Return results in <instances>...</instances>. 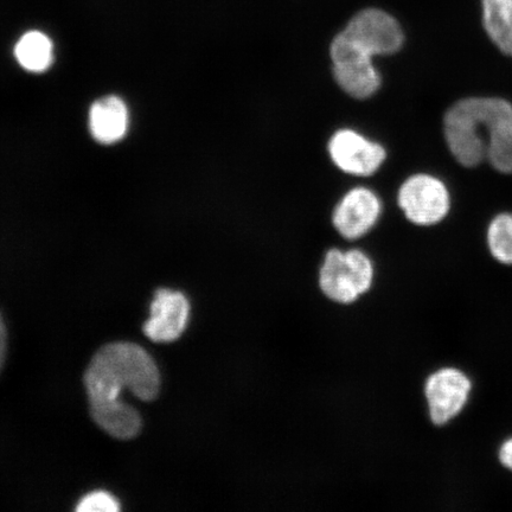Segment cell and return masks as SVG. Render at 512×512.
<instances>
[{"label": "cell", "instance_id": "6da1fadb", "mask_svg": "<svg viewBox=\"0 0 512 512\" xmlns=\"http://www.w3.org/2000/svg\"><path fill=\"white\" fill-rule=\"evenodd\" d=\"M85 384L96 425L119 440L136 438L142 418L123 401L125 392L137 399L156 400L160 389L157 364L137 344L119 342L102 347L87 368Z\"/></svg>", "mask_w": 512, "mask_h": 512}, {"label": "cell", "instance_id": "7a4b0ae2", "mask_svg": "<svg viewBox=\"0 0 512 512\" xmlns=\"http://www.w3.org/2000/svg\"><path fill=\"white\" fill-rule=\"evenodd\" d=\"M445 138L457 162L466 168L488 160L512 174V105L501 98H466L447 111Z\"/></svg>", "mask_w": 512, "mask_h": 512}, {"label": "cell", "instance_id": "3957f363", "mask_svg": "<svg viewBox=\"0 0 512 512\" xmlns=\"http://www.w3.org/2000/svg\"><path fill=\"white\" fill-rule=\"evenodd\" d=\"M375 279V265L368 254L357 248H332L319 267L317 287L326 302L350 307L369 296Z\"/></svg>", "mask_w": 512, "mask_h": 512}, {"label": "cell", "instance_id": "277c9868", "mask_svg": "<svg viewBox=\"0 0 512 512\" xmlns=\"http://www.w3.org/2000/svg\"><path fill=\"white\" fill-rule=\"evenodd\" d=\"M331 59L338 86L355 99H368L381 86L373 57L357 48L342 32L331 44Z\"/></svg>", "mask_w": 512, "mask_h": 512}, {"label": "cell", "instance_id": "5b68a950", "mask_svg": "<svg viewBox=\"0 0 512 512\" xmlns=\"http://www.w3.org/2000/svg\"><path fill=\"white\" fill-rule=\"evenodd\" d=\"M399 204L409 221L426 227L445 219L450 211L451 198L440 179L419 174L402 184Z\"/></svg>", "mask_w": 512, "mask_h": 512}, {"label": "cell", "instance_id": "8992f818", "mask_svg": "<svg viewBox=\"0 0 512 512\" xmlns=\"http://www.w3.org/2000/svg\"><path fill=\"white\" fill-rule=\"evenodd\" d=\"M471 389L469 377L456 368H441L428 376L424 395L432 424L444 426L457 418L469 401Z\"/></svg>", "mask_w": 512, "mask_h": 512}, {"label": "cell", "instance_id": "52a82bcc", "mask_svg": "<svg viewBox=\"0 0 512 512\" xmlns=\"http://www.w3.org/2000/svg\"><path fill=\"white\" fill-rule=\"evenodd\" d=\"M342 34L371 57L394 54L405 40L398 21L377 9L361 11L351 19Z\"/></svg>", "mask_w": 512, "mask_h": 512}, {"label": "cell", "instance_id": "ba28073f", "mask_svg": "<svg viewBox=\"0 0 512 512\" xmlns=\"http://www.w3.org/2000/svg\"><path fill=\"white\" fill-rule=\"evenodd\" d=\"M191 304L184 293L159 288L151 304L144 334L156 343H172L188 329Z\"/></svg>", "mask_w": 512, "mask_h": 512}, {"label": "cell", "instance_id": "9c48e42d", "mask_svg": "<svg viewBox=\"0 0 512 512\" xmlns=\"http://www.w3.org/2000/svg\"><path fill=\"white\" fill-rule=\"evenodd\" d=\"M329 153L338 169L354 176L375 174L387 156L381 145L352 130L336 132L330 140Z\"/></svg>", "mask_w": 512, "mask_h": 512}, {"label": "cell", "instance_id": "30bf717a", "mask_svg": "<svg viewBox=\"0 0 512 512\" xmlns=\"http://www.w3.org/2000/svg\"><path fill=\"white\" fill-rule=\"evenodd\" d=\"M381 215V202L373 191L356 188L348 192L335 209L332 222L344 239L363 238L373 228Z\"/></svg>", "mask_w": 512, "mask_h": 512}, {"label": "cell", "instance_id": "8fae6325", "mask_svg": "<svg viewBox=\"0 0 512 512\" xmlns=\"http://www.w3.org/2000/svg\"><path fill=\"white\" fill-rule=\"evenodd\" d=\"M130 113L123 99L110 95L94 102L89 111V130L96 142L110 145L126 136Z\"/></svg>", "mask_w": 512, "mask_h": 512}, {"label": "cell", "instance_id": "7c38bea8", "mask_svg": "<svg viewBox=\"0 0 512 512\" xmlns=\"http://www.w3.org/2000/svg\"><path fill=\"white\" fill-rule=\"evenodd\" d=\"M486 34L503 54L512 57V0H482Z\"/></svg>", "mask_w": 512, "mask_h": 512}, {"label": "cell", "instance_id": "4fadbf2b", "mask_svg": "<svg viewBox=\"0 0 512 512\" xmlns=\"http://www.w3.org/2000/svg\"><path fill=\"white\" fill-rule=\"evenodd\" d=\"M16 60L30 73H43L54 61L50 38L40 31H30L19 38L15 47Z\"/></svg>", "mask_w": 512, "mask_h": 512}, {"label": "cell", "instance_id": "5bb4252c", "mask_svg": "<svg viewBox=\"0 0 512 512\" xmlns=\"http://www.w3.org/2000/svg\"><path fill=\"white\" fill-rule=\"evenodd\" d=\"M488 245L496 260L504 265H512V214H501L491 221Z\"/></svg>", "mask_w": 512, "mask_h": 512}, {"label": "cell", "instance_id": "9a60e30c", "mask_svg": "<svg viewBox=\"0 0 512 512\" xmlns=\"http://www.w3.org/2000/svg\"><path fill=\"white\" fill-rule=\"evenodd\" d=\"M120 504L117 498L105 491L91 492L83 497L76 508L79 512H118Z\"/></svg>", "mask_w": 512, "mask_h": 512}, {"label": "cell", "instance_id": "2e32d148", "mask_svg": "<svg viewBox=\"0 0 512 512\" xmlns=\"http://www.w3.org/2000/svg\"><path fill=\"white\" fill-rule=\"evenodd\" d=\"M498 456L501 463L512 471V438L504 441L501 448H499Z\"/></svg>", "mask_w": 512, "mask_h": 512}, {"label": "cell", "instance_id": "e0dca14e", "mask_svg": "<svg viewBox=\"0 0 512 512\" xmlns=\"http://www.w3.org/2000/svg\"><path fill=\"white\" fill-rule=\"evenodd\" d=\"M6 354V328L2 315H0V371H2Z\"/></svg>", "mask_w": 512, "mask_h": 512}]
</instances>
